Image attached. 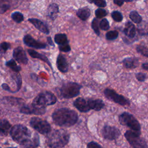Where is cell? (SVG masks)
<instances>
[{"instance_id":"6","label":"cell","mask_w":148,"mask_h":148,"mask_svg":"<svg viewBox=\"0 0 148 148\" xmlns=\"http://www.w3.org/2000/svg\"><path fill=\"white\" fill-rule=\"evenodd\" d=\"M140 135V133L128 130L124 134V136L133 148H147L146 141Z\"/></svg>"},{"instance_id":"21","label":"cell","mask_w":148,"mask_h":148,"mask_svg":"<svg viewBox=\"0 0 148 148\" xmlns=\"http://www.w3.org/2000/svg\"><path fill=\"white\" fill-rule=\"evenodd\" d=\"M27 51H28V54H29V56L31 57H32L34 58L40 59V60L43 61V62L47 63L49 65V66L52 68L51 62H50V61L49 60V59L47 58V57L46 56H45V55H43L41 53H38V52H37L35 50H32V49H28Z\"/></svg>"},{"instance_id":"36","label":"cell","mask_w":148,"mask_h":148,"mask_svg":"<svg viewBox=\"0 0 148 148\" xmlns=\"http://www.w3.org/2000/svg\"><path fill=\"white\" fill-rule=\"evenodd\" d=\"M90 3H94L96 6L100 7V8H103L106 6V2L104 0H95V1H88Z\"/></svg>"},{"instance_id":"30","label":"cell","mask_w":148,"mask_h":148,"mask_svg":"<svg viewBox=\"0 0 148 148\" xmlns=\"http://www.w3.org/2000/svg\"><path fill=\"white\" fill-rule=\"evenodd\" d=\"M118 36H119V32L116 30L110 31L108 32L105 35L106 39L108 40H114L117 38Z\"/></svg>"},{"instance_id":"25","label":"cell","mask_w":148,"mask_h":148,"mask_svg":"<svg viewBox=\"0 0 148 148\" xmlns=\"http://www.w3.org/2000/svg\"><path fill=\"white\" fill-rule=\"evenodd\" d=\"M55 42L59 46L69 43V40L65 34H57L54 36Z\"/></svg>"},{"instance_id":"29","label":"cell","mask_w":148,"mask_h":148,"mask_svg":"<svg viewBox=\"0 0 148 148\" xmlns=\"http://www.w3.org/2000/svg\"><path fill=\"white\" fill-rule=\"evenodd\" d=\"M136 51L141 54L142 56H145L146 57H148V50L146 46L144 45H139L136 47Z\"/></svg>"},{"instance_id":"39","label":"cell","mask_w":148,"mask_h":148,"mask_svg":"<svg viewBox=\"0 0 148 148\" xmlns=\"http://www.w3.org/2000/svg\"><path fill=\"white\" fill-rule=\"evenodd\" d=\"M58 49H59L60 51H63V52H68V51H71V46L69 45V43L63 45H60L58 46Z\"/></svg>"},{"instance_id":"24","label":"cell","mask_w":148,"mask_h":148,"mask_svg":"<svg viewBox=\"0 0 148 148\" xmlns=\"http://www.w3.org/2000/svg\"><path fill=\"white\" fill-rule=\"evenodd\" d=\"M91 14L90 9L87 7H84L80 8L76 12L77 16L80 18L82 20L85 21L87 20Z\"/></svg>"},{"instance_id":"18","label":"cell","mask_w":148,"mask_h":148,"mask_svg":"<svg viewBox=\"0 0 148 148\" xmlns=\"http://www.w3.org/2000/svg\"><path fill=\"white\" fill-rule=\"evenodd\" d=\"M87 99L90 110L92 109L95 111H99L105 106L103 101L100 99H93L91 98H87Z\"/></svg>"},{"instance_id":"16","label":"cell","mask_w":148,"mask_h":148,"mask_svg":"<svg viewBox=\"0 0 148 148\" xmlns=\"http://www.w3.org/2000/svg\"><path fill=\"white\" fill-rule=\"evenodd\" d=\"M56 64L58 69L62 72L66 73L68 71V64L66 61V58L64 56V55L61 54H59L57 58Z\"/></svg>"},{"instance_id":"23","label":"cell","mask_w":148,"mask_h":148,"mask_svg":"<svg viewBox=\"0 0 148 148\" xmlns=\"http://www.w3.org/2000/svg\"><path fill=\"white\" fill-rule=\"evenodd\" d=\"M124 66L127 69H134L138 65V60L135 57H127L123 60Z\"/></svg>"},{"instance_id":"17","label":"cell","mask_w":148,"mask_h":148,"mask_svg":"<svg viewBox=\"0 0 148 148\" xmlns=\"http://www.w3.org/2000/svg\"><path fill=\"white\" fill-rule=\"evenodd\" d=\"M39 136L38 134L35 133L32 138L21 145V148H37L39 146Z\"/></svg>"},{"instance_id":"32","label":"cell","mask_w":148,"mask_h":148,"mask_svg":"<svg viewBox=\"0 0 148 148\" xmlns=\"http://www.w3.org/2000/svg\"><path fill=\"white\" fill-rule=\"evenodd\" d=\"M111 16L112 18L116 22H120L123 19V16L121 13L117 10L113 11L111 14Z\"/></svg>"},{"instance_id":"7","label":"cell","mask_w":148,"mask_h":148,"mask_svg":"<svg viewBox=\"0 0 148 148\" xmlns=\"http://www.w3.org/2000/svg\"><path fill=\"white\" fill-rule=\"evenodd\" d=\"M57 102V97L54 94L49 91H43L40 92L33 100L32 103L45 107L46 106L53 105Z\"/></svg>"},{"instance_id":"46","label":"cell","mask_w":148,"mask_h":148,"mask_svg":"<svg viewBox=\"0 0 148 148\" xmlns=\"http://www.w3.org/2000/svg\"><path fill=\"white\" fill-rule=\"evenodd\" d=\"M0 148H1V147H0Z\"/></svg>"},{"instance_id":"20","label":"cell","mask_w":148,"mask_h":148,"mask_svg":"<svg viewBox=\"0 0 148 148\" xmlns=\"http://www.w3.org/2000/svg\"><path fill=\"white\" fill-rule=\"evenodd\" d=\"M59 13V8L58 6L56 3H51L50 4L47 10V16L51 20H55Z\"/></svg>"},{"instance_id":"3","label":"cell","mask_w":148,"mask_h":148,"mask_svg":"<svg viewBox=\"0 0 148 148\" xmlns=\"http://www.w3.org/2000/svg\"><path fill=\"white\" fill-rule=\"evenodd\" d=\"M10 134L13 140L20 146L29 140L31 136L29 130L21 124L14 125L10 130Z\"/></svg>"},{"instance_id":"15","label":"cell","mask_w":148,"mask_h":148,"mask_svg":"<svg viewBox=\"0 0 148 148\" xmlns=\"http://www.w3.org/2000/svg\"><path fill=\"white\" fill-rule=\"evenodd\" d=\"M28 21L32 24L34 27L38 29L39 31L41 32H43L45 34H49V29L47 27V26L41 20L38 19V18H31L28 19Z\"/></svg>"},{"instance_id":"28","label":"cell","mask_w":148,"mask_h":148,"mask_svg":"<svg viewBox=\"0 0 148 148\" xmlns=\"http://www.w3.org/2000/svg\"><path fill=\"white\" fill-rule=\"evenodd\" d=\"M11 17L14 21H16V23H21L24 20L23 14L19 12H15L13 13L12 14Z\"/></svg>"},{"instance_id":"27","label":"cell","mask_w":148,"mask_h":148,"mask_svg":"<svg viewBox=\"0 0 148 148\" xmlns=\"http://www.w3.org/2000/svg\"><path fill=\"white\" fill-rule=\"evenodd\" d=\"M6 65L16 72H18L21 70V67L19 65H18L15 62V61L13 59L6 62Z\"/></svg>"},{"instance_id":"8","label":"cell","mask_w":148,"mask_h":148,"mask_svg":"<svg viewBox=\"0 0 148 148\" xmlns=\"http://www.w3.org/2000/svg\"><path fill=\"white\" fill-rule=\"evenodd\" d=\"M29 124L32 128L43 135H48L51 130L50 124L46 120L37 117L31 118Z\"/></svg>"},{"instance_id":"22","label":"cell","mask_w":148,"mask_h":148,"mask_svg":"<svg viewBox=\"0 0 148 148\" xmlns=\"http://www.w3.org/2000/svg\"><path fill=\"white\" fill-rule=\"evenodd\" d=\"M11 129V124L5 119L0 120V136H6Z\"/></svg>"},{"instance_id":"33","label":"cell","mask_w":148,"mask_h":148,"mask_svg":"<svg viewBox=\"0 0 148 148\" xmlns=\"http://www.w3.org/2000/svg\"><path fill=\"white\" fill-rule=\"evenodd\" d=\"M91 27L92 28V29L94 30V31L95 32V33L97 35H99L100 34V31H99V24H98V20H97V18H94L91 23Z\"/></svg>"},{"instance_id":"40","label":"cell","mask_w":148,"mask_h":148,"mask_svg":"<svg viewBox=\"0 0 148 148\" xmlns=\"http://www.w3.org/2000/svg\"><path fill=\"white\" fill-rule=\"evenodd\" d=\"M86 148H102V147L98 143H97L94 141H91V142L88 143V144L87 145Z\"/></svg>"},{"instance_id":"34","label":"cell","mask_w":148,"mask_h":148,"mask_svg":"<svg viewBox=\"0 0 148 148\" xmlns=\"http://www.w3.org/2000/svg\"><path fill=\"white\" fill-rule=\"evenodd\" d=\"M99 26L100 28L103 31H106V30L109 29V28L110 27L109 23L106 18L102 19V20L100 21Z\"/></svg>"},{"instance_id":"1","label":"cell","mask_w":148,"mask_h":148,"mask_svg":"<svg viewBox=\"0 0 148 148\" xmlns=\"http://www.w3.org/2000/svg\"><path fill=\"white\" fill-rule=\"evenodd\" d=\"M52 119L55 124L60 127H71L78 120L77 113L69 108H62L56 110L52 114Z\"/></svg>"},{"instance_id":"37","label":"cell","mask_w":148,"mask_h":148,"mask_svg":"<svg viewBox=\"0 0 148 148\" xmlns=\"http://www.w3.org/2000/svg\"><path fill=\"white\" fill-rule=\"evenodd\" d=\"M135 76H136V78L137 79V80L141 82H145L147 78L146 75L142 72H139V73H136Z\"/></svg>"},{"instance_id":"42","label":"cell","mask_w":148,"mask_h":148,"mask_svg":"<svg viewBox=\"0 0 148 148\" xmlns=\"http://www.w3.org/2000/svg\"><path fill=\"white\" fill-rule=\"evenodd\" d=\"M124 2V1H118V0H116V1H113V3L117 5H118L119 6H122V5H123Z\"/></svg>"},{"instance_id":"31","label":"cell","mask_w":148,"mask_h":148,"mask_svg":"<svg viewBox=\"0 0 148 148\" xmlns=\"http://www.w3.org/2000/svg\"><path fill=\"white\" fill-rule=\"evenodd\" d=\"M10 8V5L7 1H0V13L3 14Z\"/></svg>"},{"instance_id":"9","label":"cell","mask_w":148,"mask_h":148,"mask_svg":"<svg viewBox=\"0 0 148 148\" xmlns=\"http://www.w3.org/2000/svg\"><path fill=\"white\" fill-rule=\"evenodd\" d=\"M104 95L108 99L112 101L121 106L130 105V102L127 98L122 95L117 94L115 91L112 89L106 88L104 90Z\"/></svg>"},{"instance_id":"14","label":"cell","mask_w":148,"mask_h":148,"mask_svg":"<svg viewBox=\"0 0 148 148\" xmlns=\"http://www.w3.org/2000/svg\"><path fill=\"white\" fill-rule=\"evenodd\" d=\"M73 105L79 111L81 112L85 113L90 110L87 99L79 97L74 101Z\"/></svg>"},{"instance_id":"10","label":"cell","mask_w":148,"mask_h":148,"mask_svg":"<svg viewBox=\"0 0 148 148\" xmlns=\"http://www.w3.org/2000/svg\"><path fill=\"white\" fill-rule=\"evenodd\" d=\"M101 134L104 139L108 140H113L117 139L120 136L121 132L118 128L114 126L106 125L102 128Z\"/></svg>"},{"instance_id":"26","label":"cell","mask_w":148,"mask_h":148,"mask_svg":"<svg viewBox=\"0 0 148 148\" xmlns=\"http://www.w3.org/2000/svg\"><path fill=\"white\" fill-rule=\"evenodd\" d=\"M131 20L136 24H140L142 21V18L140 15L135 10H132L129 15Z\"/></svg>"},{"instance_id":"4","label":"cell","mask_w":148,"mask_h":148,"mask_svg":"<svg viewBox=\"0 0 148 148\" xmlns=\"http://www.w3.org/2000/svg\"><path fill=\"white\" fill-rule=\"evenodd\" d=\"M82 86L75 82H68L62 84L60 88V95L65 98H72L80 94Z\"/></svg>"},{"instance_id":"38","label":"cell","mask_w":148,"mask_h":148,"mask_svg":"<svg viewBox=\"0 0 148 148\" xmlns=\"http://www.w3.org/2000/svg\"><path fill=\"white\" fill-rule=\"evenodd\" d=\"M10 44L7 42H2L0 44V51L2 53H5L10 48Z\"/></svg>"},{"instance_id":"11","label":"cell","mask_w":148,"mask_h":148,"mask_svg":"<svg viewBox=\"0 0 148 148\" xmlns=\"http://www.w3.org/2000/svg\"><path fill=\"white\" fill-rule=\"evenodd\" d=\"M46 112L45 107L38 106L33 103L23 106L20 109V112L26 114L42 115Z\"/></svg>"},{"instance_id":"19","label":"cell","mask_w":148,"mask_h":148,"mask_svg":"<svg viewBox=\"0 0 148 148\" xmlns=\"http://www.w3.org/2000/svg\"><path fill=\"white\" fill-rule=\"evenodd\" d=\"M123 32L129 38H134L136 35V29L134 24L131 21H128L125 25Z\"/></svg>"},{"instance_id":"44","label":"cell","mask_w":148,"mask_h":148,"mask_svg":"<svg viewBox=\"0 0 148 148\" xmlns=\"http://www.w3.org/2000/svg\"><path fill=\"white\" fill-rule=\"evenodd\" d=\"M142 67L143 69L146 70V71H147L148 70V63L147 62H145V63H143L142 65Z\"/></svg>"},{"instance_id":"35","label":"cell","mask_w":148,"mask_h":148,"mask_svg":"<svg viewBox=\"0 0 148 148\" xmlns=\"http://www.w3.org/2000/svg\"><path fill=\"white\" fill-rule=\"evenodd\" d=\"M95 14L97 18H101L107 15V12L102 8H98L95 12Z\"/></svg>"},{"instance_id":"43","label":"cell","mask_w":148,"mask_h":148,"mask_svg":"<svg viewBox=\"0 0 148 148\" xmlns=\"http://www.w3.org/2000/svg\"><path fill=\"white\" fill-rule=\"evenodd\" d=\"M47 40L50 46H54V44L53 42L52 41V39H51V38L50 36H48V37L47 38Z\"/></svg>"},{"instance_id":"41","label":"cell","mask_w":148,"mask_h":148,"mask_svg":"<svg viewBox=\"0 0 148 148\" xmlns=\"http://www.w3.org/2000/svg\"><path fill=\"white\" fill-rule=\"evenodd\" d=\"M2 87L3 88V89H4L5 90L7 91H9V92H13V91L10 88L9 86L6 84V83H3L2 84Z\"/></svg>"},{"instance_id":"13","label":"cell","mask_w":148,"mask_h":148,"mask_svg":"<svg viewBox=\"0 0 148 148\" xmlns=\"http://www.w3.org/2000/svg\"><path fill=\"white\" fill-rule=\"evenodd\" d=\"M13 56L14 59L20 63L27 64L28 63V58L27 54L21 47H17L15 48L13 52Z\"/></svg>"},{"instance_id":"12","label":"cell","mask_w":148,"mask_h":148,"mask_svg":"<svg viewBox=\"0 0 148 148\" xmlns=\"http://www.w3.org/2000/svg\"><path fill=\"white\" fill-rule=\"evenodd\" d=\"M23 41L25 45H26L27 46L37 49H45L47 47V45L46 43L35 40L30 35L28 34L24 36L23 38Z\"/></svg>"},{"instance_id":"5","label":"cell","mask_w":148,"mask_h":148,"mask_svg":"<svg viewBox=\"0 0 148 148\" xmlns=\"http://www.w3.org/2000/svg\"><path fill=\"white\" fill-rule=\"evenodd\" d=\"M119 120L121 125L130 128L134 132L140 133V125L132 114L128 112H123L119 116Z\"/></svg>"},{"instance_id":"2","label":"cell","mask_w":148,"mask_h":148,"mask_svg":"<svg viewBox=\"0 0 148 148\" xmlns=\"http://www.w3.org/2000/svg\"><path fill=\"white\" fill-rule=\"evenodd\" d=\"M69 137V134L66 131L57 130L48 134L46 143L50 148H61L68 143Z\"/></svg>"},{"instance_id":"45","label":"cell","mask_w":148,"mask_h":148,"mask_svg":"<svg viewBox=\"0 0 148 148\" xmlns=\"http://www.w3.org/2000/svg\"><path fill=\"white\" fill-rule=\"evenodd\" d=\"M6 148H17V147H6Z\"/></svg>"}]
</instances>
